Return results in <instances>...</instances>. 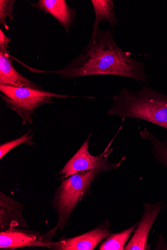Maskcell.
Listing matches in <instances>:
<instances>
[{"label": "cell", "instance_id": "6da1fadb", "mask_svg": "<svg viewBox=\"0 0 167 250\" xmlns=\"http://www.w3.org/2000/svg\"><path fill=\"white\" fill-rule=\"evenodd\" d=\"M145 63L119 46L110 31L92 33L86 47L63 69L48 72L63 79L110 75L127 78L148 84Z\"/></svg>", "mask_w": 167, "mask_h": 250}, {"label": "cell", "instance_id": "7a4b0ae2", "mask_svg": "<svg viewBox=\"0 0 167 250\" xmlns=\"http://www.w3.org/2000/svg\"><path fill=\"white\" fill-rule=\"evenodd\" d=\"M112 100L108 115L141 120L167 129V95L142 85L136 91L123 88Z\"/></svg>", "mask_w": 167, "mask_h": 250}, {"label": "cell", "instance_id": "3957f363", "mask_svg": "<svg viewBox=\"0 0 167 250\" xmlns=\"http://www.w3.org/2000/svg\"><path fill=\"white\" fill-rule=\"evenodd\" d=\"M105 168L82 171L63 180L56 189L52 205L58 214L57 225L47 233L54 237L58 230L62 231L79 204L91 193L94 181L103 172Z\"/></svg>", "mask_w": 167, "mask_h": 250}, {"label": "cell", "instance_id": "277c9868", "mask_svg": "<svg viewBox=\"0 0 167 250\" xmlns=\"http://www.w3.org/2000/svg\"><path fill=\"white\" fill-rule=\"evenodd\" d=\"M1 97L6 107L15 111L22 119V124H32L35 110L46 104H53V98L64 99L67 95L29 87H13L0 84Z\"/></svg>", "mask_w": 167, "mask_h": 250}, {"label": "cell", "instance_id": "5b68a950", "mask_svg": "<svg viewBox=\"0 0 167 250\" xmlns=\"http://www.w3.org/2000/svg\"><path fill=\"white\" fill-rule=\"evenodd\" d=\"M91 136L90 133L78 151L58 173V174L61 175L60 178L61 181L79 172L93 169L105 168L108 170L115 169L120 167L124 161L126 157H122L121 160L117 164L112 163L110 161L109 156L113 150V149H110L112 142L100 155H92L89 151Z\"/></svg>", "mask_w": 167, "mask_h": 250}, {"label": "cell", "instance_id": "8992f818", "mask_svg": "<svg viewBox=\"0 0 167 250\" xmlns=\"http://www.w3.org/2000/svg\"><path fill=\"white\" fill-rule=\"evenodd\" d=\"M53 238L47 233L13 228L0 232V249L42 247L51 249Z\"/></svg>", "mask_w": 167, "mask_h": 250}, {"label": "cell", "instance_id": "52a82bcc", "mask_svg": "<svg viewBox=\"0 0 167 250\" xmlns=\"http://www.w3.org/2000/svg\"><path fill=\"white\" fill-rule=\"evenodd\" d=\"M108 220L93 230L72 238H62L53 242L51 249L55 250H93L112 233Z\"/></svg>", "mask_w": 167, "mask_h": 250}, {"label": "cell", "instance_id": "ba28073f", "mask_svg": "<svg viewBox=\"0 0 167 250\" xmlns=\"http://www.w3.org/2000/svg\"><path fill=\"white\" fill-rule=\"evenodd\" d=\"M143 206L144 212L124 250H146L150 248L148 244L149 235L163 207L161 201L154 204L145 203Z\"/></svg>", "mask_w": 167, "mask_h": 250}, {"label": "cell", "instance_id": "9c48e42d", "mask_svg": "<svg viewBox=\"0 0 167 250\" xmlns=\"http://www.w3.org/2000/svg\"><path fill=\"white\" fill-rule=\"evenodd\" d=\"M24 206L0 192V231L17 227L29 228L23 215Z\"/></svg>", "mask_w": 167, "mask_h": 250}, {"label": "cell", "instance_id": "30bf717a", "mask_svg": "<svg viewBox=\"0 0 167 250\" xmlns=\"http://www.w3.org/2000/svg\"><path fill=\"white\" fill-rule=\"evenodd\" d=\"M31 5L54 17L68 33L75 21L76 8H70L65 0H39Z\"/></svg>", "mask_w": 167, "mask_h": 250}, {"label": "cell", "instance_id": "8fae6325", "mask_svg": "<svg viewBox=\"0 0 167 250\" xmlns=\"http://www.w3.org/2000/svg\"><path fill=\"white\" fill-rule=\"evenodd\" d=\"M9 51H0V84L42 89V87L21 75L13 65Z\"/></svg>", "mask_w": 167, "mask_h": 250}, {"label": "cell", "instance_id": "7c38bea8", "mask_svg": "<svg viewBox=\"0 0 167 250\" xmlns=\"http://www.w3.org/2000/svg\"><path fill=\"white\" fill-rule=\"evenodd\" d=\"M94 9L95 20L93 26V33L98 29V26L102 21L109 22L112 30L115 25H119L112 0H92L91 1Z\"/></svg>", "mask_w": 167, "mask_h": 250}, {"label": "cell", "instance_id": "4fadbf2b", "mask_svg": "<svg viewBox=\"0 0 167 250\" xmlns=\"http://www.w3.org/2000/svg\"><path fill=\"white\" fill-rule=\"evenodd\" d=\"M140 135L142 139L149 142L151 155L167 170V135L160 139L146 128L141 130Z\"/></svg>", "mask_w": 167, "mask_h": 250}, {"label": "cell", "instance_id": "5bb4252c", "mask_svg": "<svg viewBox=\"0 0 167 250\" xmlns=\"http://www.w3.org/2000/svg\"><path fill=\"white\" fill-rule=\"evenodd\" d=\"M138 223L121 232L112 234L101 244L99 250H124L126 244L134 232Z\"/></svg>", "mask_w": 167, "mask_h": 250}, {"label": "cell", "instance_id": "9a60e30c", "mask_svg": "<svg viewBox=\"0 0 167 250\" xmlns=\"http://www.w3.org/2000/svg\"><path fill=\"white\" fill-rule=\"evenodd\" d=\"M31 131V130L30 129L28 132L16 140L1 145L0 146V159L2 160L3 157L9 152L21 145L26 144L28 146L34 145L32 142L33 135H29V132Z\"/></svg>", "mask_w": 167, "mask_h": 250}, {"label": "cell", "instance_id": "2e32d148", "mask_svg": "<svg viewBox=\"0 0 167 250\" xmlns=\"http://www.w3.org/2000/svg\"><path fill=\"white\" fill-rule=\"evenodd\" d=\"M15 0H0V24L3 25L6 30H9L6 19L14 20L13 8Z\"/></svg>", "mask_w": 167, "mask_h": 250}, {"label": "cell", "instance_id": "e0dca14e", "mask_svg": "<svg viewBox=\"0 0 167 250\" xmlns=\"http://www.w3.org/2000/svg\"><path fill=\"white\" fill-rule=\"evenodd\" d=\"M11 42L12 40L0 29V51L8 50L9 43Z\"/></svg>", "mask_w": 167, "mask_h": 250}]
</instances>
